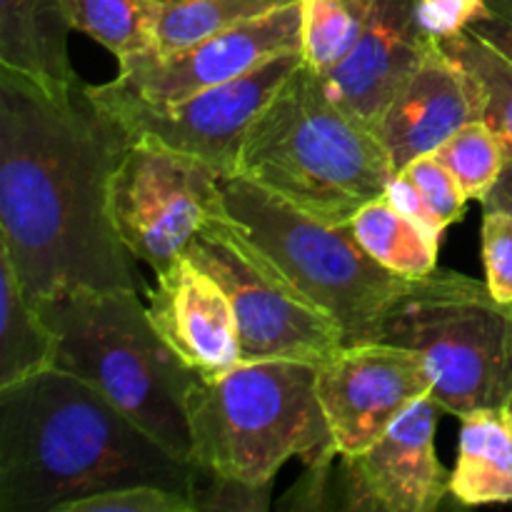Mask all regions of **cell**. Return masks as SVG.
Segmentation results:
<instances>
[{
	"label": "cell",
	"mask_w": 512,
	"mask_h": 512,
	"mask_svg": "<svg viewBox=\"0 0 512 512\" xmlns=\"http://www.w3.org/2000/svg\"><path fill=\"white\" fill-rule=\"evenodd\" d=\"M130 140L85 83L45 90L0 68V250L35 305L135 288L108 213Z\"/></svg>",
	"instance_id": "cell-1"
},
{
	"label": "cell",
	"mask_w": 512,
	"mask_h": 512,
	"mask_svg": "<svg viewBox=\"0 0 512 512\" xmlns=\"http://www.w3.org/2000/svg\"><path fill=\"white\" fill-rule=\"evenodd\" d=\"M198 473L68 370L0 388V512H58L138 483L193 500Z\"/></svg>",
	"instance_id": "cell-2"
},
{
	"label": "cell",
	"mask_w": 512,
	"mask_h": 512,
	"mask_svg": "<svg viewBox=\"0 0 512 512\" xmlns=\"http://www.w3.org/2000/svg\"><path fill=\"white\" fill-rule=\"evenodd\" d=\"M238 175L328 225L383 198L395 168L378 133L300 63L250 128Z\"/></svg>",
	"instance_id": "cell-3"
},
{
	"label": "cell",
	"mask_w": 512,
	"mask_h": 512,
	"mask_svg": "<svg viewBox=\"0 0 512 512\" xmlns=\"http://www.w3.org/2000/svg\"><path fill=\"white\" fill-rule=\"evenodd\" d=\"M38 308L58 338L55 368L83 378L175 458L193 463L188 393L200 373L155 330L135 288L75 290Z\"/></svg>",
	"instance_id": "cell-4"
},
{
	"label": "cell",
	"mask_w": 512,
	"mask_h": 512,
	"mask_svg": "<svg viewBox=\"0 0 512 512\" xmlns=\"http://www.w3.org/2000/svg\"><path fill=\"white\" fill-rule=\"evenodd\" d=\"M188 425L193 463L248 485L273 483L290 458L315 465L338 455L315 365L303 360H255L200 375L188 393Z\"/></svg>",
	"instance_id": "cell-5"
},
{
	"label": "cell",
	"mask_w": 512,
	"mask_h": 512,
	"mask_svg": "<svg viewBox=\"0 0 512 512\" xmlns=\"http://www.w3.org/2000/svg\"><path fill=\"white\" fill-rule=\"evenodd\" d=\"M373 343L418 353L433 378L435 403L460 420L503 408L512 395V305L468 275L435 270L413 280Z\"/></svg>",
	"instance_id": "cell-6"
},
{
	"label": "cell",
	"mask_w": 512,
	"mask_h": 512,
	"mask_svg": "<svg viewBox=\"0 0 512 512\" xmlns=\"http://www.w3.org/2000/svg\"><path fill=\"white\" fill-rule=\"evenodd\" d=\"M230 218L343 328L345 345L373 343L390 305L413 280L370 258L348 225H328L250 180H220Z\"/></svg>",
	"instance_id": "cell-7"
},
{
	"label": "cell",
	"mask_w": 512,
	"mask_h": 512,
	"mask_svg": "<svg viewBox=\"0 0 512 512\" xmlns=\"http://www.w3.org/2000/svg\"><path fill=\"white\" fill-rule=\"evenodd\" d=\"M183 255L213 275L228 295L240 363L283 358L320 365L345 345L343 328L228 213L210 218Z\"/></svg>",
	"instance_id": "cell-8"
},
{
	"label": "cell",
	"mask_w": 512,
	"mask_h": 512,
	"mask_svg": "<svg viewBox=\"0 0 512 512\" xmlns=\"http://www.w3.org/2000/svg\"><path fill=\"white\" fill-rule=\"evenodd\" d=\"M300 63V53L278 55L243 78L200 90L178 103H145L118 93L108 83L88 88L118 120L130 143L188 155L213 168L220 178H233L250 128Z\"/></svg>",
	"instance_id": "cell-9"
},
{
	"label": "cell",
	"mask_w": 512,
	"mask_h": 512,
	"mask_svg": "<svg viewBox=\"0 0 512 512\" xmlns=\"http://www.w3.org/2000/svg\"><path fill=\"white\" fill-rule=\"evenodd\" d=\"M220 175L200 160L130 143L110 175L108 213L133 258L163 273L210 218L225 215Z\"/></svg>",
	"instance_id": "cell-10"
},
{
	"label": "cell",
	"mask_w": 512,
	"mask_h": 512,
	"mask_svg": "<svg viewBox=\"0 0 512 512\" xmlns=\"http://www.w3.org/2000/svg\"><path fill=\"white\" fill-rule=\"evenodd\" d=\"M303 48V0L283 10L205 35L163 55L118 63L110 88L145 103H178L200 90L243 78L278 55Z\"/></svg>",
	"instance_id": "cell-11"
},
{
	"label": "cell",
	"mask_w": 512,
	"mask_h": 512,
	"mask_svg": "<svg viewBox=\"0 0 512 512\" xmlns=\"http://www.w3.org/2000/svg\"><path fill=\"white\" fill-rule=\"evenodd\" d=\"M315 390L343 458L373 445L410 403L433 390V378L413 350L358 343L315 365Z\"/></svg>",
	"instance_id": "cell-12"
},
{
	"label": "cell",
	"mask_w": 512,
	"mask_h": 512,
	"mask_svg": "<svg viewBox=\"0 0 512 512\" xmlns=\"http://www.w3.org/2000/svg\"><path fill=\"white\" fill-rule=\"evenodd\" d=\"M438 410L423 395L365 450L343 455L340 508L360 512H433L450 493V473L435 455Z\"/></svg>",
	"instance_id": "cell-13"
},
{
	"label": "cell",
	"mask_w": 512,
	"mask_h": 512,
	"mask_svg": "<svg viewBox=\"0 0 512 512\" xmlns=\"http://www.w3.org/2000/svg\"><path fill=\"white\" fill-rule=\"evenodd\" d=\"M433 45L420 20V0H375L358 43L323 80L348 113L375 130Z\"/></svg>",
	"instance_id": "cell-14"
},
{
	"label": "cell",
	"mask_w": 512,
	"mask_h": 512,
	"mask_svg": "<svg viewBox=\"0 0 512 512\" xmlns=\"http://www.w3.org/2000/svg\"><path fill=\"white\" fill-rule=\"evenodd\" d=\"M145 308L155 330L195 373L218 375L240 363L238 325L228 295L185 255L155 273Z\"/></svg>",
	"instance_id": "cell-15"
},
{
	"label": "cell",
	"mask_w": 512,
	"mask_h": 512,
	"mask_svg": "<svg viewBox=\"0 0 512 512\" xmlns=\"http://www.w3.org/2000/svg\"><path fill=\"white\" fill-rule=\"evenodd\" d=\"M480 120L473 80L438 43L405 80L375 125L395 173L435 153L463 125Z\"/></svg>",
	"instance_id": "cell-16"
},
{
	"label": "cell",
	"mask_w": 512,
	"mask_h": 512,
	"mask_svg": "<svg viewBox=\"0 0 512 512\" xmlns=\"http://www.w3.org/2000/svg\"><path fill=\"white\" fill-rule=\"evenodd\" d=\"M70 30L63 0H0V68L53 93L83 83L68 58Z\"/></svg>",
	"instance_id": "cell-17"
},
{
	"label": "cell",
	"mask_w": 512,
	"mask_h": 512,
	"mask_svg": "<svg viewBox=\"0 0 512 512\" xmlns=\"http://www.w3.org/2000/svg\"><path fill=\"white\" fill-rule=\"evenodd\" d=\"M450 495L465 505L512 503V423L505 408L475 410L460 420Z\"/></svg>",
	"instance_id": "cell-18"
},
{
	"label": "cell",
	"mask_w": 512,
	"mask_h": 512,
	"mask_svg": "<svg viewBox=\"0 0 512 512\" xmlns=\"http://www.w3.org/2000/svg\"><path fill=\"white\" fill-rule=\"evenodd\" d=\"M58 338L0 250V388L55 368Z\"/></svg>",
	"instance_id": "cell-19"
},
{
	"label": "cell",
	"mask_w": 512,
	"mask_h": 512,
	"mask_svg": "<svg viewBox=\"0 0 512 512\" xmlns=\"http://www.w3.org/2000/svg\"><path fill=\"white\" fill-rule=\"evenodd\" d=\"M348 228L365 253L390 273L418 280L438 270L440 235L400 213L385 195L360 208Z\"/></svg>",
	"instance_id": "cell-20"
},
{
	"label": "cell",
	"mask_w": 512,
	"mask_h": 512,
	"mask_svg": "<svg viewBox=\"0 0 512 512\" xmlns=\"http://www.w3.org/2000/svg\"><path fill=\"white\" fill-rule=\"evenodd\" d=\"M300 0H158L153 53L163 55L185 48L205 35L263 18Z\"/></svg>",
	"instance_id": "cell-21"
},
{
	"label": "cell",
	"mask_w": 512,
	"mask_h": 512,
	"mask_svg": "<svg viewBox=\"0 0 512 512\" xmlns=\"http://www.w3.org/2000/svg\"><path fill=\"white\" fill-rule=\"evenodd\" d=\"M70 28L108 48L118 63L153 53L158 0H63Z\"/></svg>",
	"instance_id": "cell-22"
},
{
	"label": "cell",
	"mask_w": 512,
	"mask_h": 512,
	"mask_svg": "<svg viewBox=\"0 0 512 512\" xmlns=\"http://www.w3.org/2000/svg\"><path fill=\"white\" fill-rule=\"evenodd\" d=\"M438 45L458 60L473 80L480 120L495 130L512 160V63L468 30L440 40Z\"/></svg>",
	"instance_id": "cell-23"
},
{
	"label": "cell",
	"mask_w": 512,
	"mask_h": 512,
	"mask_svg": "<svg viewBox=\"0 0 512 512\" xmlns=\"http://www.w3.org/2000/svg\"><path fill=\"white\" fill-rule=\"evenodd\" d=\"M375 0H303V63L325 75L363 35Z\"/></svg>",
	"instance_id": "cell-24"
},
{
	"label": "cell",
	"mask_w": 512,
	"mask_h": 512,
	"mask_svg": "<svg viewBox=\"0 0 512 512\" xmlns=\"http://www.w3.org/2000/svg\"><path fill=\"white\" fill-rule=\"evenodd\" d=\"M435 155L448 165L468 200H480V203L488 198L508 163L503 143L483 120L463 125L435 150Z\"/></svg>",
	"instance_id": "cell-25"
},
{
	"label": "cell",
	"mask_w": 512,
	"mask_h": 512,
	"mask_svg": "<svg viewBox=\"0 0 512 512\" xmlns=\"http://www.w3.org/2000/svg\"><path fill=\"white\" fill-rule=\"evenodd\" d=\"M58 512H195V505L188 495L178 490L138 483L73 500Z\"/></svg>",
	"instance_id": "cell-26"
},
{
	"label": "cell",
	"mask_w": 512,
	"mask_h": 512,
	"mask_svg": "<svg viewBox=\"0 0 512 512\" xmlns=\"http://www.w3.org/2000/svg\"><path fill=\"white\" fill-rule=\"evenodd\" d=\"M400 173H405L413 180L420 198L425 200V205L430 208V213H433L440 230H445L448 225L458 223V220L463 218L468 195L463 193V188H460V183L455 180V175L450 173L448 165H445L438 155H423V158L413 160V163H410L408 168L400 170Z\"/></svg>",
	"instance_id": "cell-27"
},
{
	"label": "cell",
	"mask_w": 512,
	"mask_h": 512,
	"mask_svg": "<svg viewBox=\"0 0 512 512\" xmlns=\"http://www.w3.org/2000/svg\"><path fill=\"white\" fill-rule=\"evenodd\" d=\"M485 283L500 303L512 305V215L485 210L483 215Z\"/></svg>",
	"instance_id": "cell-28"
},
{
	"label": "cell",
	"mask_w": 512,
	"mask_h": 512,
	"mask_svg": "<svg viewBox=\"0 0 512 512\" xmlns=\"http://www.w3.org/2000/svg\"><path fill=\"white\" fill-rule=\"evenodd\" d=\"M270 488L268 485H248L233 478H220L205 470L198 473L195 483L193 503L198 510H255L265 512L270 508Z\"/></svg>",
	"instance_id": "cell-29"
},
{
	"label": "cell",
	"mask_w": 512,
	"mask_h": 512,
	"mask_svg": "<svg viewBox=\"0 0 512 512\" xmlns=\"http://www.w3.org/2000/svg\"><path fill=\"white\" fill-rule=\"evenodd\" d=\"M485 0H420V20L435 43L470 28L483 13Z\"/></svg>",
	"instance_id": "cell-30"
},
{
	"label": "cell",
	"mask_w": 512,
	"mask_h": 512,
	"mask_svg": "<svg viewBox=\"0 0 512 512\" xmlns=\"http://www.w3.org/2000/svg\"><path fill=\"white\" fill-rule=\"evenodd\" d=\"M468 33L512 63V0H485L483 13L470 23Z\"/></svg>",
	"instance_id": "cell-31"
},
{
	"label": "cell",
	"mask_w": 512,
	"mask_h": 512,
	"mask_svg": "<svg viewBox=\"0 0 512 512\" xmlns=\"http://www.w3.org/2000/svg\"><path fill=\"white\" fill-rule=\"evenodd\" d=\"M385 198H388L390 203L400 210V213L408 215L410 220H415V223H420L423 228H428L430 233H435V235L443 233V230L438 228V223H435L430 208L425 205V200L420 198V193H418V188L413 185V180H410L405 173L393 175V180L388 183V190H385Z\"/></svg>",
	"instance_id": "cell-32"
},
{
	"label": "cell",
	"mask_w": 512,
	"mask_h": 512,
	"mask_svg": "<svg viewBox=\"0 0 512 512\" xmlns=\"http://www.w3.org/2000/svg\"><path fill=\"white\" fill-rule=\"evenodd\" d=\"M480 205H483V210H503V213L512 215V160L505 163L498 183Z\"/></svg>",
	"instance_id": "cell-33"
},
{
	"label": "cell",
	"mask_w": 512,
	"mask_h": 512,
	"mask_svg": "<svg viewBox=\"0 0 512 512\" xmlns=\"http://www.w3.org/2000/svg\"><path fill=\"white\" fill-rule=\"evenodd\" d=\"M503 408H505V413H508V418H510V423H512V395H510L508 400H505Z\"/></svg>",
	"instance_id": "cell-34"
}]
</instances>
